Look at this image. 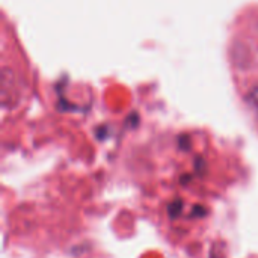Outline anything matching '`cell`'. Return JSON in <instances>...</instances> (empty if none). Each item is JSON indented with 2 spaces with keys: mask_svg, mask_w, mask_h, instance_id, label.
Masks as SVG:
<instances>
[{
  "mask_svg": "<svg viewBox=\"0 0 258 258\" xmlns=\"http://www.w3.org/2000/svg\"><path fill=\"white\" fill-rule=\"evenodd\" d=\"M249 101L257 107V112H258V86H255V88H252V89H251V92H249Z\"/></svg>",
  "mask_w": 258,
  "mask_h": 258,
  "instance_id": "obj_1",
  "label": "cell"
}]
</instances>
